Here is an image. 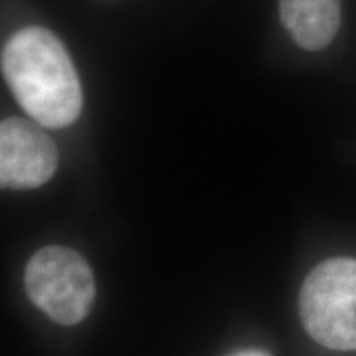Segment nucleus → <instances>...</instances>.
Listing matches in <instances>:
<instances>
[{
  "mask_svg": "<svg viewBox=\"0 0 356 356\" xmlns=\"http://www.w3.org/2000/svg\"><path fill=\"white\" fill-rule=\"evenodd\" d=\"M2 73L25 113L43 127H66L81 114L76 70L50 30L26 26L10 37L2 50Z\"/></svg>",
  "mask_w": 356,
  "mask_h": 356,
  "instance_id": "obj_1",
  "label": "nucleus"
},
{
  "mask_svg": "<svg viewBox=\"0 0 356 356\" xmlns=\"http://www.w3.org/2000/svg\"><path fill=\"white\" fill-rule=\"evenodd\" d=\"M307 333L330 350H356V259L333 257L307 275L299 296Z\"/></svg>",
  "mask_w": 356,
  "mask_h": 356,
  "instance_id": "obj_2",
  "label": "nucleus"
},
{
  "mask_svg": "<svg viewBox=\"0 0 356 356\" xmlns=\"http://www.w3.org/2000/svg\"><path fill=\"white\" fill-rule=\"evenodd\" d=\"M24 282L30 300L61 325L83 322L96 297L91 267L65 246H47L35 252L25 267Z\"/></svg>",
  "mask_w": 356,
  "mask_h": 356,
  "instance_id": "obj_3",
  "label": "nucleus"
},
{
  "mask_svg": "<svg viewBox=\"0 0 356 356\" xmlns=\"http://www.w3.org/2000/svg\"><path fill=\"white\" fill-rule=\"evenodd\" d=\"M58 168V150L42 124L22 118L0 124V181L8 188H37Z\"/></svg>",
  "mask_w": 356,
  "mask_h": 356,
  "instance_id": "obj_4",
  "label": "nucleus"
},
{
  "mask_svg": "<svg viewBox=\"0 0 356 356\" xmlns=\"http://www.w3.org/2000/svg\"><path fill=\"white\" fill-rule=\"evenodd\" d=\"M280 20L299 47L318 51L340 29L341 0H279Z\"/></svg>",
  "mask_w": 356,
  "mask_h": 356,
  "instance_id": "obj_5",
  "label": "nucleus"
},
{
  "mask_svg": "<svg viewBox=\"0 0 356 356\" xmlns=\"http://www.w3.org/2000/svg\"><path fill=\"white\" fill-rule=\"evenodd\" d=\"M233 356H269V355H267L266 351H261V350H244Z\"/></svg>",
  "mask_w": 356,
  "mask_h": 356,
  "instance_id": "obj_6",
  "label": "nucleus"
}]
</instances>
